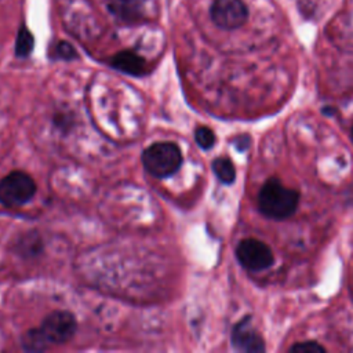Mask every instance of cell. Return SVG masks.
<instances>
[{"label":"cell","instance_id":"obj_6","mask_svg":"<svg viewBox=\"0 0 353 353\" xmlns=\"http://www.w3.org/2000/svg\"><path fill=\"white\" fill-rule=\"evenodd\" d=\"M236 258L243 268L252 272L263 270L273 263L270 248L256 239L241 240L236 248Z\"/></svg>","mask_w":353,"mask_h":353},{"label":"cell","instance_id":"obj_1","mask_svg":"<svg viewBox=\"0 0 353 353\" xmlns=\"http://www.w3.org/2000/svg\"><path fill=\"white\" fill-rule=\"evenodd\" d=\"M298 203L299 193L295 189L285 188L277 178H269L258 194L261 212L276 221L290 218L296 211Z\"/></svg>","mask_w":353,"mask_h":353},{"label":"cell","instance_id":"obj_4","mask_svg":"<svg viewBox=\"0 0 353 353\" xmlns=\"http://www.w3.org/2000/svg\"><path fill=\"white\" fill-rule=\"evenodd\" d=\"M77 323L74 316L66 310L51 312L41 323L40 331L48 343H66L74 335Z\"/></svg>","mask_w":353,"mask_h":353},{"label":"cell","instance_id":"obj_15","mask_svg":"<svg viewBox=\"0 0 353 353\" xmlns=\"http://www.w3.org/2000/svg\"><path fill=\"white\" fill-rule=\"evenodd\" d=\"M290 352H294V353H324L325 349L320 343L310 341V342H301V343L291 346Z\"/></svg>","mask_w":353,"mask_h":353},{"label":"cell","instance_id":"obj_16","mask_svg":"<svg viewBox=\"0 0 353 353\" xmlns=\"http://www.w3.org/2000/svg\"><path fill=\"white\" fill-rule=\"evenodd\" d=\"M55 55L61 59H73L77 57L76 50L66 41H61L55 47Z\"/></svg>","mask_w":353,"mask_h":353},{"label":"cell","instance_id":"obj_12","mask_svg":"<svg viewBox=\"0 0 353 353\" xmlns=\"http://www.w3.org/2000/svg\"><path fill=\"white\" fill-rule=\"evenodd\" d=\"M34 47V39L33 34L28 30V28L22 26L18 32L17 41H15V55L19 58L28 57Z\"/></svg>","mask_w":353,"mask_h":353},{"label":"cell","instance_id":"obj_13","mask_svg":"<svg viewBox=\"0 0 353 353\" xmlns=\"http://www.w3.org/2000/svg\"><path fill=\"white\" fill-rule=\"evenodd\" d=\"M18 247L21 248L19 252H22V255H37L41 248V241L36 233H28L18 241Z\"/></svg>","mask_w":353,"mask_h":353},{"label":"cell","instance_id":"obj_10","mask_svg":"<svg viewBox=\"0 0 353 353\" xmlns=\"http://www.w3.org/2000/svg\"><path fill=\"white\" fill-rule=\"evenodd\" d=\"M212 171L216 178L226 185H230L236 179V170L233 163L228 157H218L212 161Z\"/></svg>","mask_w":353,"mask_h":353},{"label":"cell","instance_id":"obj_5","mask_svg":"<svg viewBox=\"0 0 353 353\" xmlns=\"http://www.w3.org/2000/svg\"><path fill=\"white\" fill-rule=\"evenodd\" d=\"M210 15L218 28L232 30L247 21L248 10L241 0H214Z\"/></svg>","mask_w":353,"mask_h":353},{"label":"cell","instance_id":"obj_9","mask_svg":"<svg viewBox=\"0 0 353 353\" xmlns=\"http://www.w3.org/2000/svg\"><path fill=\"white\" fill-rule=\"evenodd\" d=\"M109 11L125 22H138L143 15V0H110Z\"/></svg>","mask_w":353,"mask_h":353},{"label":"cell","instance_id":"obj_14","mask_svg":"<svg viewBox=\"0 0 353 353\" xmlns=\"http://www.w3.org/2000/svg\"><path fill=\"white\" fill-rule=\"evenodd\" d=\"M194 141L201 149H211L215 143V134L208 127H199L194 131Z\"/></svg>","mask_w":353,"mask_h":353},{"label":"cell","instance_id":"obj_2","mask_svg":"<svg viewBox=\"0 0 353 353\" xmlns=\"http://www.w3.org/2000/svg\"><path fill=\"white\" fill-rule=\"evenodd\" d=\"M182 152L174 142H154L142 153L143 168L156 178H168L182 165Z\"/></svg>","mask_w":353,"mask_h":353},{"label":"cell","instance_id":"obj_17","mask_svg":"<svg viewBox=\"0 0 353 353\" xmlns=\"http://www.w3.org/2000/svg\"><path fill=\"white\" fill-rule=\"evenodd\" d=\"M352 137H353V128H352Z\"/></svg>","mask_w":353,"mask_h":353},{"label":"cell","instance_id":"obj_11","mask_svg":"<svg viewBox=\"0 0 353 353\" xmlns=\"http://www.w3.org/2000/svg\"><path fill=\"white\" fill-rule=\"evenodd\" d=\"M48 342L44 338L40 328H33L25 332L22 336V347L28 352H41L48 347Z\"/></svg>","mask_w":353,"mask_h":353},{"label":"cell","instance_id":"obj_8","mask_svg":"<svg viewBox=\"0 0 353 353\" xmlns=\"http://www.w3.org/2000/svg\"><path fill=\"white\" fill-rule=\"evenodd\" d=\"M110 65L114 69L131 76H142L146 73L145 59L130 50H124L114 54L110 58Z\"/></svg>","mask_w":353,"mask_h":353},{"label":"cell","instance_id":"obj_3","mask_svg":"<svg viewBox=\"0 0 353 353\" xmlns=\"http://www.w3.org/2000/svg\"><path fill=\"white\" fill-rule=\"evenodd\" d=\"M36 193L33 178L23 171H12L0 179V204L15 208L26 204Z\"/></svg>","mask_w":353,"mask_h":353},{"label":"cell","instance_id":"obj_7","mask_svg":"<svg viewBox=\"0 0 353 353\" xmlns=\"http://www.w3.org/2000/svg\"><path fill=\"white\" fill-rule=\"evenodd\" d=\"M232 345L236 350L256 353L265 350V343L261 335L251 325L248 317L239 321L232 330Z\"/></svg>","mask_w":353,"mask_h":353}]
</instances>
